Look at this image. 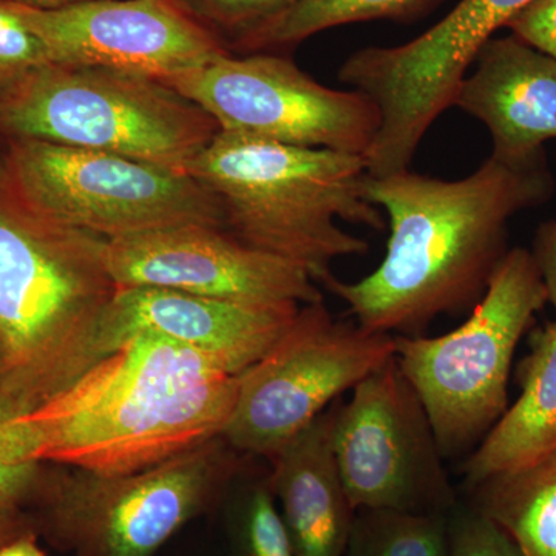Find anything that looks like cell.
<instances>
[{
  "label": "cell",
  "mask_w": 556,
  "mask_h": 556,
  "mask_svg": "<svg viewBox=\"0 0 556 556\" xmlns=\"http://www.w3.org/2000/svg\"><path fill=\"white\" fill-rule=\"evenodd\" d=\"M554 181L544 155L507 163L490 155L473 174L441 179L399 172L367 178L365 192L388 217L390 239L378 268L361 280L332 277L358 327L424 336L431 321L473 309L507 254L515 215L544 203Z\"/></svg>",
  "instance_id": "1"
},
{
  "label": "cell",
  "mask_w": 556,
  "mask_h": 556,
  "mask_svg": "<svg viewBox=\"0 0 556 556\" xmlns=\"http://www.w3.org/2000/svg\"><path fill=\"white\" fill-rule=\"evenodd\" d=\"M237 390L239 376L199 351L137 336L9 417L2 438L21 463L131 473L222 438Z\"/></svg>",
  "instance_id": "2"
},
{
  "label": "cell",
  "mask_w": 556,
  "mask_h": 556,
  "mask_svg": "<svg viewBox=\"0 0 556 556\" xmlns=\"http://www.w3.org/2000/svg\"><path fill=\"white\" fill-rule=\"evenodd\" d=\"M104 239L43 217L0 166V388L20 413L100 361V328L116 287Z\"/></svg>",
  "instance_id": "3"
},
{
  "label": "cell",
  "mask_w": 556,
  "mask_h": 556,
  "mask_svg": "<svg viewBox=\"0 0 556 556\" xmlns=\"http://www.w3.org/2000/svg\"><path fill=\"white\" fill-rule=\"evenodd\" d=\"M186 174L206 186L225 212V228L249 247L294 263L327 285L336 260L369 244L338 222L387 228L369 203L365 156L298 148L219 130Z\"/></svg>",
  "instance_id": "4"
},
{
  "label": "cell",
  "mask_w": 556,
  "mask_h": 556,
  "mask_svg": "<svg viewBox=\"0 0 556 556\" xmlns=\"http://www.w3.org/2000/svg\"><path fill=\"white\" fill-rule=\"evenodd\" d=\"M0 130L186 174L219 127L159 79L49 64L0 94Z\"/></svg>",
  "instance_id": "5"
},
{
  "label": "cell",
  "mask_w": 556,
  "mask_h": 556,
  "mask_svg": "<svg viewBox=\"0 0 556 556\" xmlns=\"http://www.w3.org/2000/svg\"><path fill=\"white\" fill-rule=\"evenodd\" d=\"M547 292L532 252L508 249L470 317L447 334L396 336V357L445 459L470 455L508 408L515 351Z\"/></svg>",
  "instance_id": "6"
},
{
  "label": "cell",
  "mask_w": 556,
  "mask_h": 556,
  "mask_svg": "<svg viewBox=\"0 0 556 556\" xmlns=\"http://www.w3.org/2000/svg\"><path fill=\"white\" fill-rule=\"evenodd\" d=\"M0 166L28 206L58 225L100 239L179 226L225 228L217 197L185 172L100 150L17 138H11Z\"/></svg>",
  "instance_id": "7"
},
{
  "label": "cell",
  "mask_w": 556,
  "mask_h": 556,
  "mask_svg": "<svg viewBox=\"0 0 556 556\" xmlns=\"http://www.w3.org/2000/svg\"><path fill=\"white\" fill-rule=\"evenodd\" d=\"M233 452L217 438L131 473L65 467L46 490L51 536L72 556H153L236 477Z\"/></svg>",
  "instance_id": "8"
},
{
  "label": "cell",
  "mask_w": 556,
  "mask_h": 556,
  "mask_svg": "<svg viewBox=\"0 0 556 556\" xmlns=\"http://www.w3.org/2000/svg\"><path fill=\"white\" fill-rule=\"evenodd\" d=\"M394 353L396 336L339 320L325 300L303 305L273 350L239 375L223 441L270 459Z\"/></svg>",
  "instance_id": "9"
},
{
  "label": "cell",
  "mask_w": 556,
  "mask_h": 556,
  "mask_svg": "<svg viewBox=\"0 0 556 556\" xmlns=\"http://www.w3.org/2000/svg\"><path fill=\"white\" fill-rule=\"evenodd\" d=\"M535 0H460L447 16L396 47H367L339 68V80L378 105V137L365 155L369 177L408 170L417 148L482 47Z\"/></svg>",
  "instance_id": "10"
},
{
  "label": "cell",
  "mask_w": 556,
  "mask_h": 556,
  "mask_svg": "<svg viewBox=\"0 0 556 556\" xmlns=\"http://www.w3.org/2000/svg\"><path fill=\"white\" fill-rule=\"evenodd\" d=\"M164 84L230 134L361 156L378 137L380 112L367 94L324 86L277 54L228 53Z\"/></svg>",
  "instance_id": "11"
},
{
  "label": "cell",
  "mask_w": 556,
  "mask_h": 556,
  "mask_svg": "<svg viewBox=\"0 0 556 556\" xmlns=\"http://www.w3.org/2000/svg\"><path fill=\"white\" fill-rule=\"evenodd\" d=\"M332 450L354 510L450 515L459 504L426 408L396 357L340 401Z\"/></svg>",
  "instance_id": "12"
},
{
  "label": "cell",
  "mask_w": 556,
  "mask_h": 556,
  "mask_svg": "<svg viewBox=\"0 0 556 556\" xmlns=\"http://www.w3.org/2000/svg\"><path fill=\"white\" fill-rule=\"evenodd\" d=\"M51 64L116 70L164 80L230 53L175 0H87L58 10L16 5Z\"/></svg>",
  "instance_id": "13"
},
{
  "label": "cell",
  "mask_w": 556,
  "mask_h": 556,
  "mask_svg": "<svg viewBox=\"0 0 556 556\" xmlns=\"http://www.w3.org/2000/svg\"><path fill=\"white\" fill-rule=\"evenodd\" d=\"M104 262L116 287L175 289L254 305L303 306L324 300L305 269L215 226L105 240Z\"/></svg>",
  "instance_id": "14"
},
{
  "label": "cell",
  "mask_w": 556,
  "mask_h": 556,
  "mask_svg": "<svg viewBox=\"0 0 556 556\" xmlns=\"http://www.w3.org/2000/svg\"><path fill=\"white\" fill-rule=\"evenodd\" d=\"M300 305H254L175 289L118 287L101 321V357L127 339L152 336L199 351L239 376L266 356Z\"/></svg>",
  "instance_id": "15"
},
{
  "label": "cell",
  "mask_w": 556,
  "mask_h": 556,
  "mask_svg": "<svg viewBox=\"0 0 556 556\" xmlns=\"http://www.w3.org/2000/svg\"><path fill=\"white\" fill-rule=\"evenodd\" d=\"M475 64L453 108L484 124L495 159H541L543 146L556 139V58L510 35L490 39Z\"/></svg>",
  "instance_id": "16"
},
{
  "label": "cell",
  "mask_w": 556,
  "mask_h": 556,
  "mask_svg": "<svg viewBox=\"0 0 556 556\" xmlns=\"http://www.w3.org/2000/svg\"><path fill=\"white\" fill-rule=\"evenodd\" d=\"M342 399L269 459V486L294 556H345L356 510L332 450Z\"/></svg>",
  "instance_id": "17"
},
{
  "label": "cell",
  "mask_w": 556,
  "mask_h": 556,
  "mask_svg": "<svg viewBox=\"0 0 556 556\" xmlns=\"http://www.w3.org/2000/svg\"><path fill=\"white\" fill-rule=\"evenodd\" d=\"M519 396L464 460V485L535 459L556 442V320L533 332L530 353L519 367Z\"/></svg>",
  "instance_id": "18"
},
{
  "label": "cell",
  "mask_w": 556,
  "mask_h": 556,
  "mask_svg": "<svg viewBox=\"0 0 556 556\" xmlns=\"http://www.w3.org/2000/svg\"><path fill=\"white\" fill-rule=\"evenodd\" d=\"M470 492V506L496 522L525 556H556V442Z\"/></svg>",
  "instance_id": "19"
},
{
  "label": "cell",
  "mask_w": 556,
  "mask_h": 556,
  "mask_svg": "<svg viewBox=\"0 0 556 556\" xmlns=\"http://www.w3.org/2000/svg\"><path fill=\"white\" fill-rule=\"evenodd\" d=\"M434 2L437 0H298L239 50L263 53L270 49H287L317 33L357 22L408 21Z\"/></svg>",
  "instance_id": "20"
},
{
  "label": "cell",
  "mask_w": 556,
  "mask_h": 556,
  "mask_svg": "<svg viewBox=\"0 0 556 556\" xmlns=\"http://www.w3.org/2000/svg\"><path fill=\"white\" fill-rule=\"evenodd\" d=\"M452 514L361 508L345 556H447Z\"/></svg>",
  "instance_id": "21"
},
{
  "label": "cell",
  "mask_w": 556,
  "mask_h": 556,
  "mask_svg": "<svg viewBox=\"0 0 556 556\" xmlns=\"http://www.w3.org/2000/svg\"><path fill=\"white\" fill-rule=\"evenodd\" d=\"M179 9L217 35L226 47L240 49L298 0H175Z\"/></svg>",
  "instance_id": "22"
},
{
  "label": "cell",
  "mask_w": 556,
  "mask_h": 556,
  "mask_svg": "<svg viewBox=\"0 0 556 556\" xmlns=\"http://www.w3.org/2000/svg\"><path fill=\"white\" fill-rule=\"evenodd\" d=\"M237 556H294L269 482L252 485L236 519Z\"/></svg>",
  "instance_id": "23"
},
{
  "label": "cell",
  "mask_w": 556,
  "mask_h": 556,
  "mask_svg": "<svg viewBox=\"0 0 556 556\" xmlns=\"http://www.w3.org/2000/svg\"><path fill=\"white\" fill-rule=\"evenodd\" d=\"M49 64L38 36L24 24L13 3L0 0V94Z\"/></svg>",
  "instance_id": "24"
},
{
  "label": "cell",
  "mask_w": 556,
  "mask_h": 556,
  "mask_svg": "<svg viewBox=\"0 0 556 556\" xmlns=\"http://www.w3.org/2000/svg\"><path fill=\"white\" fill-rule=\"evenodd\" d=\"M447 556H525L518 544L471 506L457 504L450 517Z\"/></svg>",
  "instance_id": "25"
},
{
  "label": "cell",
  "mask_w": 556,
  "mask_h": 556,
  "mask_svg": "<svg viewBox=\"0 0 556 556\" xmlns=\"http://www.w3.org/2000/svg\"><path fill=\"white\" fill-rule=\"evenodd\" d=\"M17 415L16 405L0 388V510L16 511L22 503L35 495L42 482L40 464L21 463L10 455L3 442V424Z\"/></svg>",
  "instance_id": "26"
},
{
  "label": "cell",
  "mask_w": 556,
  "mask_h": 556,
  "mask_svg": "<svg viewBox=\"0 0 556 556\" xmlns=\"http://www.w3.org/2000/svg\"><path fill=\"white\" fill-rule=\"evenodd\" d=\"M507 28L511 35L556 58V0H535Z\"/></svg>",
  "instance_id": "27"
},
{
  "label": "cell",
  "mask_w": 556,
  "mask_h": 556,
  "mask_svg": "<svg viewBox=\"0 0 556 556\" xmlns=\"http://www.w3.org/2000/svg\"><path fill=\"white\" fill-rule=\"evenodd\" d=\"M533 244L532 255L546 288L547 303L556 311V219L538 229Z\"/></svg>",
  "instance_id": "28"
},
{
  "label": "cell",
  "mask_w": 556,
  "mask_h": 556,
  "mask_svg": "<svg viewBox=\"0 0 556 556\" xmlns=\"http://www.w3.org/2000/svg\"><path fill=\"white\" fill-rule=\"evenodd\" d=\"M0 556H46L30 536H17L0 547Z\"/></svg>",
  "instance_id": "29"
},
{
  "label": "cell",
  "mask_w": 556,
  "mask_h": 556,
  "mask_svg": "<svg viewBox=\"0 0 556 556\" xmlns=\"http://www.w3.org/2000/svg\"><path fill=\"white\" fill-rule=\"evenodd\" d=\"M7 2L28 7V9L58 10L64 9V7L76 5V3L87 2V0H7Z\"/></svg>",
  "instance_id": "30"
},
{
  "label": "cell",
  "mask_w": 556,
  "mask_h": 556,
  "mask_svg": "<svg viewBox=\"0 0 556 556\" xmlns=\"http://www.w3.org/2000/svg\"><path fill=\"white\" fill-rule=\"evenodd\" d=\"M16 518L14 511L0 510V547L5 546L11 540L17 538Z\"/></svg>",
  "instance_id": "31"
}]
</instances>
